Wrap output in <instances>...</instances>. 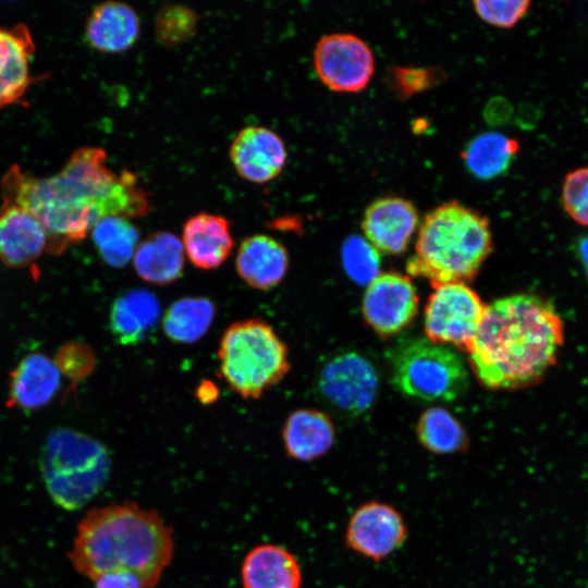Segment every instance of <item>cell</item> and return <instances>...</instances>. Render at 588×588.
Segmentation results:
<instances>
[{
  "mask_svg": "<svg viewBox=\"0 0 588 588\" xmlns=\"http://www.w3.org/2000/svg\"><path fill=\"white\" fill-rule=\"evenodd\" d=\"M107 159L100 147H81L47 177L11 166L1 179L2 199L29 210L47 234L46 250L60 254L84 240L102 218H138L152 209L137 176L127 170L114 172Z\"/></svg>",
  "mask_w": 588,
  "mask_h": 588,
  "instance_id": "cell-1",
  "label": "cell"
},
{
  "mask_svg": "<svg viewBox=\"0 0 588 588\" xmlns=\"http://www.w3.org/2000/svg\"><path fill=\"white\" fill-rule=\"evenodd\" d=\"M561 316L547 299L520 293L493 301L468 350L479 381L492 390L525 389L556 364L564 344Z\"/></svg>",
  "mask_w": 588,
  "mask_h": 588,
  "instance_id": "cell-2",
  "label": "cell"
},
{
  "mask_svg": "<svg viewBox=\"0 0 588 588\" xmlns=\"http://www.w3.org/2000/svg\"><path fill=\"white\" fill-rule=\"evenodd\" d=\"M174 552L172 531L152 510L125 502L94 507L79 520L68 558L77 573L96 579L126 572L144 588L158 585Z\"/></svg>",
  "mask_w": 588,
  "mask_h": 588,
  "instance_id": "cell-3",
  "label": "cell"
},
{
  "mask_svg": "<svg viewBox=\"0 0 588 588\" xmlns=\"http://www.w3.org/2000/svg\"><path fill=\"white\" fill-rule=\"evenodd\" d=\"M491 250L488 218L452 200L425 217L406 270L432 284L470 281Z\"/></svg>",
  "mask_w": 588,
  "mask_h": 588,
  "instance_id": "cell-4",
  "label": "cell"
},
{
  "mask_svg": "<svg viewBox=\"0 0 588 588\" xmlns=\"http://www.w3.org/2000/svg\"><path fill=\"white\" fill-rule=\"evenodd\" d=\"M39 466L53 503L65 511H77L105 487L111 461L101 442L83 432L61 427L47 436Z\"/></svg>",
  "mask_w": 588,
  "mask_h": 588,
  "instance_id": "cell-5",
  "label": "cell"
},
{
  "mask_svg": "<svg viewBox=\"0 0 588 588\" xmlns=\"http://www.w3.org/2000/svg\"><path fill=\"white\" fill-rule=\"evenodd\" d=\"M218 359L230 389L257 400L291 369L289 348L273 327L260 318L235 321L223 332Z\"/></svg>",
  "mask_w": 588,
  "mask_h": 588,
  "instance_id": "cell-6",
  "label": "cell"
},
{
  "mask_svg": "<svg viewBox=\"0 0 588 588\" xmlns=\"http://www.w3.org/2000/svg\"><path fill=\"white\" fill-rule=\"evenodd\" d=\"M391 381L404 395L424 402H452L468 388L464 362L450 347L427 338L399 343L391 355Z\"/></svg>",
  "mask_w": 588,
  "mask_h": 588,
  "instance_id": "cell-7",
  "label": "cell"
},
{
  "mask_svg": "<svg viewBox=\"0 0 588 588\" xmlns=\"http://www.w3.org/2000/svg\"><path fill=\"white\" fill-rule=\"evenodd\" d=\"M425 308L424 328L428 340L451 344L468 352L482 320L486 305L465 282L432 284Z\"/></svg>",
  "mask_w": 588,
  "mask_h": 588,
  "instance_id": "cell-8",
  "label": "cell"
},
{
  "mask_svg": "<svg viewBox=\"0 0 588 588\" xmlns=\"http://www.w3.org/2000/svg\"><path fill=\"white\" fill-rule=\"evenodd\" d=\"M317 387L322 399L334 409L359 416L373 405L379 376L362 354L347 351L335 354L320 368Z\"/></svg>",
  "mask_w": 588,
  "mask_h": 588,
  "instance_id": "cell-9",
  "label": "cell"
},
{
  "mask_svg": "<svg viewBox=\"0 0 588 588\" xmlns=\"http://www.w3.org/2000/svg\"><path fill=\"white\" fill-rule=\"evenodd\" d=\"M314 66L329 89L357 93L369 84L375 71V58L362 38L348 33H333L317 41Z\"/></svg>",
  "mask_w": 588,
  "mask_h": 588,
  "instance_id": "cell-10",
  "label": "cell"
},
{
  "mask_svg": "<svg viewBox=\"0 0 588 588\" xmlns=\"http://www.w3.org/2000/svg\"><path fill=\"white\" fill-rule=\"evenodd\" d=\"M407 535L402 513L389 503L372 500L360 504L351 515L345 543L355 553L379 562L396 552Z\"/></svg>",
  "mask_w": 588,
  "mask_h": 588,
  "instance_id": "cell-11",
  "label": "cell"
},
{
  "mask_svg": "<svg viewBox=\"0 0 588 588\" xmlns=\"http://www.w3.org/2000/svg\"><path fill=\"white\" fill-rule=\"evenodd\" d=\"M418 302L416 289L408 277L385 272L367 285L362 309L366 322L378 334L388 336L413 321Z\"/></svg>",
  "mask_w": 588,
  "mask_h": 588,
  "instance_id": "cell-12",
  "label": "cell"
},
{
  "mask_svg": "<svg viewBox=\"0 0 588 588\" xmlns=\"http://www.w3.org/2000/svg\"><path fill=\"white\" fill-rule=\"evenodd\" d=\"M229 154L236 172L243 179L258 184L275 179L287 158L282 138L260 125L242 128L233 138Z\"/></svg>",
  "mask_w": 588,
  "mask_h": 588,
  "instance_id": "cell-13",
  "label": "cell"
},
{
  "mask_svg": "<svg viewBox=\"0 0 588 588\" xmlns=\"http://www.w3.org/2000/svg\"><path fill=\"white\" fill-rule=\"evenodd\" d=\"M419 223L414 204L405 198L384 196L365 209L362 229L365 238L377 249L390 255L406 250Z\"/></svg>",
  "mask_w": 588,
  "mask_h": 588,
  "instance_id": "cell-14",
  "label": "cell"
},
{
  "mask_svg": "<svg viewBox=\"0 0 588 588\" xmlns=\"http://www.w3.org/2000/svg\"><path fill=\"white\" fill-rule=\"evenodd\" d=\"M47 234L38 219L23 206L2 199L0 206V259L20 268L34 262L47 249Z\"/></svg>",
  "mask_w": 588,
  "mask_h": 588,
  "instance_id": "cell-15",
  "label": "cell"
},
{
  "mask_svg": "<svg viewBox=\"0 0 588 588\" xmlns=\"http://www.w3.org/2000/svg\"><path fill=\"white\" fill-rule=\"evenodd\" d=\"M61 378L58 364L47 355L24 356L11 372L8 405L25 412L46 406L59 392Z\"/></svg>",
  "mask_w": 588,
  "mask_h": 588,
  "instance_id": "cell-16",
  "label": "cell"
},
{
  "mask_svg": "<svg viewBox=\"0 0 588 588\" xmlns=\"http://www.w3.org/2000/svg\"><path fill=\"white\" fill-rule=\"evenodd\" d=\"M287 249L278 240L255 234L244 238L237 249L235 268L250 287L269 291L279 285L287 273Z\"/></svg>",
  "mask_w": 588,
  "mask_h": 588,
  "instance_id": "cell-17",
  "label": "cell"
},
{
  "mask_svg": "<svg viewBox=\"0 0 588 588\" xmlns=\"http://www.w3.org/2000/svg\"><path fill=\"white\" fill-rule=\"evenodd\" d=\"M182 244L185 255L196 268H219L234 246L230 221L220 215L196 213L184 223Z\"/></svg>",
  "mask_w": 588,
  "mask_h": 588,
  "instance_id": "cell-18",
  "label": "cell"
},
{
  "mask_svg": "<svg viewBox=\"0 0 588 588\" xmlns=\"http://www.w3.org/2000/svg\"><path fill=\"white\" fill-rule=\"evenodd\" d=\"M35 42L25 24L0 26V108L20 101L33 81Z\"/></svg>",
  "mask_w": 588,
  "mask_h": 588,
  "instance_id": "cell-19",
  "label": "cell"
},
{
  "mask_svg": "<svg viewBox=\"0 0 588 588\" xmlns=\"http://www.w3.org/2000/svg\"><path fill=\"white\" fill-rule=\"evenodd\" d=\"M140 21L125 2L108 0L96 5L86 22V38L98 51L117 53L127 50L137 40Z\"/></svg>",
  "mask_w": 588,
  "mask_h": 588,
  "instance_id": "cell-20",
  "label": "cell"
},
{
  "mask_svg": "<svg viewBox=\"0 0 588 588\" xmlns=\"http://www.w3.org/2000/svg\"><path fill=\"white\" fill-rule=\"evenodd\" d=\"M282 439L287 456L301 462H311L327 454L332 448L335 429L326 413L301 408L286 418Z\"/></svg>",
  "mask_w": 588,
  "mask_h": 588,
  "instance_id": "cell-21",
  "label": "cell"
},
{
  "mask_svg": "<svg viewBox=\"0 0 588 588\" xmlns=\"http://www.w3.org/2000/svg\"><path fill=\"white\" fill-rule=\"evenodd\" d=\"M161 307L157 296L144 289L130 290L117 297L109 313V329L124 346L140 343L159 320Z\"/></svg>",
  "mask_w": 588,
  "mask_h": 588,
  "instance_id": "cell-22",
  "label": "cell"
},
{
  "mask_svg": "<svg viewBox=\"0 0 588 588\" xmlns=\"http://www.w3.org/2000/svg\"><path fill=\"white\" fill-rule=\"evenodd\" d=\"M132 259L140 279L151 284L167 285L182 277L185 252L176 235L158 231L138 243Z\"/></svg>",
  "mask_w": 588,
  "mask_h": 588,
  "instance_id": "cell-23",
  "label": "cell"
},
{
  "mask_svg": "<svg viewBox=\"0 0 588 588\" xmlns=\"http://www.w3.org/2000/svg\"><path fill=\"white\" fill-rule=\"evenodd\" d=\"M241 577L244 588H301L302 571L295 556L275 544H260L245 556Z\"/></svg>",
  "mask_w": 588,
  "mask_h": 588,
  "instance_id": "cell-24",
  "label": "cell"
},
{
  "mask_svg": "<svg viewBox=\"0 0 588 588\" xmlns=\"http://www.w3.org/2000/svg\"><path fill=\"white\" fill-rule=\"evenodd\" d=\"M519 149L518 142L499 132H485L473 137L462 151L468 172L481 181L504 174Z\"/></svg>",
  "mask_w": 588,
  "mask_h": 588,
  "instance_id": "cell-25",
  "label": "cell"
},
{
  "mask_svg": "<svg viewBox=\"0 0 588 588\" xmlns=\"http://www.w3.org/2000/svg\"><path fill=\"white\" fill-rule=\"evenodd\" d=\"M216 315L215 303L204 296H187L173 302L162 318L168 339L175 343L192 344L209 330Z\"/></svg>",
  "mask_w": 588,
  "mask_h": 588,
  "instance_id": "cell-26",
  "label": "cell"
},
{
  "mask_svg": "<svg viewBox=\"0 0 588 588\" xmlns=\"http://www.w3.org/2000/svg\"><path fill=\"white\" fill-rule=\"evenodd\" d=\"M416 433L419 443L433 454L462 453L469 446L463 426L441 407L429 408L420 415Z\"/></svg>",
  "mask_w": 588,
  "mask_h": 588,
  "instance_id": "cell-27",
  "label": "cell"
},
{
  "mask_svg": "<svg viewBox=\"0 0 588 588\" xmlns=\"http://www.w3.org/2000/svg\"><path fill=\"white\" fill-rule=\"evenodd\" d=\"M90 234L101 259L113 268L126 266L139 243L137 228L123 217L102 218Z\"/></svg>",
  "mask_w": 588,
  "mask_h": 588,
  "instance_id": "cell-28",
  "label": "cell"
},
{
  "mask_svg": "<svg viewBox=\"0 0 588 588\" xmlns=\"http://www.w3.org/2000/svg\"><path fill=\"white\" fill-rule=\"evenodd\" d=\"M341 256L346 274L359 285H368L380 274L378 250L358 234L345 238L342 244Z\"/></svg>",
  "mask_w": 588,
  "mask_h": 588,
  "instance_id": "cell-29",
  "label": "cell"
},
{
  "mask_svg": "<svg viewBox=\"0 0 588 588\" xmlns=\"http://www.w3.org/2000/svg\"><path fill=\"white\" fill-rule=\"evenodd\" d=\"M197 15L193 9L181 3L162 7L156 17V35L166 46H174L189 39L196 32Z\"/></svg>",
  "mask_w": 588,
  "mask_h": 588,
  "instance_id": "cell-30",
  "label": "cell"
},
{
  "mask_svg": "<svg viewBox=\"0 0 588 588\" xmlns=\"http://www.w3.org/2000/svg\"><path fill=\"white\" fill-rule=\"evenodd\" d=\"M444 74L437 68L393 66L389 79L400 98H408L438 85Z\"/></svg>",
  "mask_w": 588,
  "mask_h": 588,
  "instance_id": "cell-31",
  "label": "cell"
},
{
  "mask_svg": "<svg viewBox=\"0 0 588 588\" xmlns=\"http://www.w3.org/2000/svg\"><path fill=\"white\" fill-rule=\"evenodd\" d=\"M561 200L564 210L575 222L588 226V167L566 174Z\"/></svg>",
  "mask_w": 588,
  "mask_h": 588,
  "instance_id": "cell-32",
  "label": "cell"
},
{
  "mask_svg": "<svg viewBox=\"0 0 588 588\" xmlns=\"http://www.w3.org/2000/svg\"><path fill=\"white\" fill-rule=\"evenodd\" d=\"M530 4V1L527 0H478L473 2L475 12L482 21L502 28H511L516 25L525 16Z\"/></svg>",
  "mask_w": 588,
  "mask_h": 588,
  "instance_id": "cell-33",
  "label": "cell"
},
{
  "mask_svg": "<svg viewBox=\"0 0 588 588\" xmlns=\"http://www.w3.org/2000/svg\"><path fill=\"white\" fill-rule=\"evenodd\" d=\"M58 360L61 372L64 371L68 376L75 378L85 377L95 365V356L93 352L85 345L70 344L60 351Z\"/></svg>",
  "mask_w": 588,
  "mask_h": 588,
  "instance_id": "cell-34",
  "label": "cell"
},
{
  "mask_svg": "<svg viewBox=\"0 0 588 588\" xmlns=\"http://www.w3.org/2000/svg\"><path fill=\"white\" fill-rule=\"evenodd\" d=\"M93 581L95 588H144L135 575L126 572L106 573Z\"/></svg>",
  "mask_w": 588,
  "mask_h": 588,
  "instance_id": "cell-35",
  "label": "cell"
},
{
  "mask_svg": "<svg viewBox=\"0 0 588 588\" xmlns=\"http://www.w3.org/2000/svg\"><path fill=\"white\" fill-rule=\"evenodd\" d=\"M196 395L199 402L209 404L217 400L218 388L211 381H204L198 385Z\"/></svg>",
  "mask_w": 588,
  "mask_h": 588,
  "instance_id": "cell-36",
  "label": "cell"
},
{
  "mask_svg": "<svg viewBox=\"0 0 588 588\" xmlns=\"http://www.w3.org/2000/svg\"><path fill=\"white\" fill-rule=\"evenodd\" d=\"M580 252H581L583 257L585 258V260L588 262V237L583 240V242L580 244Z\"/></svg>",
  "mask_w": 588,
  "mask_h": 588,
  "instance_id": "cell-37",
  "label": "cell"
}]
</instances>
